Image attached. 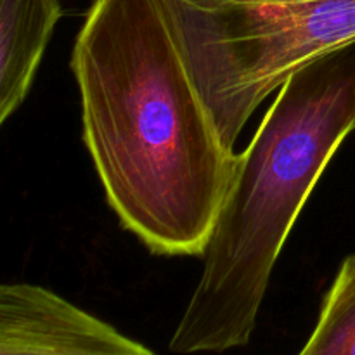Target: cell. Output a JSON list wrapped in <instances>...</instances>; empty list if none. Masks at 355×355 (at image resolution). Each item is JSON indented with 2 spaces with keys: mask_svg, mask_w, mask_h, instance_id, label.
<instances>
[{
  "mask_svg": "<svg viewBox=\"0 0 355 355\" xmlns=\"http://www.w3.org/2000/svg\"><path fill=\"white\" fill-rule=\"evenodd\" d=\"M62 9L59 0H0V123L26 99Z\"/></svg>",
  "mask_w": 355,
  "mask_h": 355,
  "instance_id": "cell-5",
  "label": "cell"
},
{
  "mask_svg": "<svg viewBox=\"0 0 355 355\" xmlns=\"http://www.w3.org/2000/svg\"><path fill=\"white\" fill-rule=\"evenodd\" d=\"M198 87L229 148L272 92L355 44V0H172Z\"/></svg>",
  "mask_w": 355,
  "mask_h": 355,
  "instance_id": "cell-3",
  "label": "cell"
},
{
  "mask_svg": "<svg viewBox=\"0 0 355 355\" xmlns=\"http://www.w3.org/2000/svg\"><path fill=\"white\" fill-rule=\"evenodd\" d=\"M0 355H156L44 286H0Z\"/></svg>",
  "mask_w": 355,
  "mask_h": 355,
  "instance_id": "cell-4",
  "label": "cell"
},
{
  "mask_svg": "<svg viewBox=\"0 0 355 355\" xmlns=\"http://www.w3.org/2000/svg\"><path fill=\"white\" fill-rule=\"evenodd\" d=\"M354 130L355 44L291 76L236 158L172 352L248 345L288 236Z\"/></svg>",
  "mask_w": 355,
  "mask_h": 355,
  "instance_id": "cell-2",
  "label": "cell"
},
{
  "mask_svg": "<svg viewBox=\"0 0 355 355\" xmlns=\"http://www.w3.org/2000/svg\"><path fill=\"white\" fill-rule=\"evenodd\" d=\"M298 355H355V253L345 257Z\"/></svg>",
  "mask_w": 355,
  "mask_h": 355,
  "instance_id": "cell-6",
  "label": "cell"
},
{
  "mask_svg": "<svg viewBox=\"0 0 355 355\" xmlns=\"http://www.w3.org/2000/svg\"><path fill=\"white\" fill-rule=\"evenodd\" d=\"M69 66L121 227L155 255L203 257L238 155L198 87L172 0H94Z\"/></svg>",
  "mask_w": 355,
  "mask_h": 355,
  "instance_id": "cell-1",
  "label": "cell"
}]
</instances>
